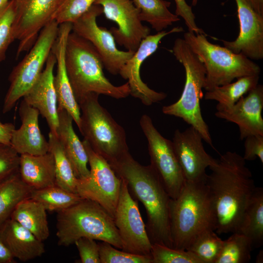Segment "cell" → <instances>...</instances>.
I'll list each match as a JSON object with an SVG mask.
<instances>
[{"label": "cell", "instance_id": "6da1fadb", "mask_svg": "<svg viewBox=\"0 0 263 263\" xmlns=\"http://www.w3.org/2000/svg\"><path fill=\"white\" fill-rule=\"evenodd\" d=\"M208 186L218 234L236 232L246 206L256 188L245 160L236 152L227 151L209 168Z\"/></svg>", "mask_w": 263, "mask_h": 263}, {"label": "cell", "instance_id": "7a4b0ae2", "mask_svg": "<svg viewBox=\"0 0 263 263\" xmlns=\"http://www.w3.org/2000/svg\"><path fill=\"white\" fill-rule=\"evenodd\" d=\"M108 163L126 182L131 196L144 206L146 230L151 244L173 248L169 223L171 198L155 170L150 165L140 164L129 152Z\"/></svg>", "mask_w": 263, "mask_h": 263}, {"label": "cell", "instance_id": "3957f363", "mask_svg": "<svg viewBox=\"0 0 263 263\" xmlns=\"http://www.w3.org/2000/svg\"><path fill=\"white\" fill-rule=\"evenodd\" d=\"M170 236L173 248L186 250L201 233L215 231L216 219L210 193L205 181H185L169 203Z\"/></svg>", "mask_w": 263, "mask_h": 263}, {"label": "cell", "instance_id": "277c9868", "mask_svg": "<svg viewBox=\"0 0 263 263\" xmlns=\"http://www.w3.org/2000/svg\"><path fill=\"white\" fill-rule=\"evenodd\" d=\"M65 64L76 101L90 93L116 99L130 94L128 82L120 86L113 84L105 76L102 59L93 45L72 31L66 42Z\"/></svg>", "mask_w": 263, "mask_h": 263}, {"label": "cell", "instance_id": "5b68a950", "mask_svg": "<svg viewBox=\"0 0 263 263\" xmlns=\"http://www.w3.org/2000/svg\"><path fill=\"white\" fill-rule=\"evenodd\" d=\"M56 218V236L59 245L68 246L81 237H87L123 249L113 217L95 201L84 198L57 212Z\"/></svg>", "mask_w": 263, "mask_h": 263}, {"label": "cell", "instance_id": "8992f818", "mask_svg": "<svg viewBox=\"0 0 263 263\" xmlns=\"http://www.w3.org/2000/svg\"><path fill=\"white\" fill-rule=\"evenodd\" d=\"M172 52L184 67L185 83L180 98L172 104L164 106L162 112L182 119L200 133L204 141L213 147L208 127L203 117L200 107L206 80L205 66L184 38L175 39Z\"/></svg>", "mask_w": 263, "mask_h": 263}, {"label": "cell", "instance_id": "52a82bcc", "mask_svg": "<svg viewBox=\"0 0 263 263\" xmlns=\"http://www.w3.org/2000/svg\"><path fill=\"white\" fill-rule=\"evenodd\" d=\"M99 94L90 93L78 99V128L92 149L108 162L129 152L123 128L98 102Z\"/></svg>", "mask_w": 263, "mask_h": 263}, {"label": "cell", "instance_id": "ba28073f", "mask_svg": "<svg viewBox=\"0 0 263 263\" xmlns=\"http://www.w3.org/2000/svg\"><path fill=\"white\" fill-rule=\"evenodd\" d=\"M184 39L205 66L204 89L206 91L242 77L260 74L261 68L253 60L242 54L234 53L225 47L209 42L206 34L188 31L184 33Z\"/></svg>", "mask_w": 263, "mask_h": 263}, {"label": "cell", "instance_id": "9c48e42d", "mask_svg": "<svg viewBox=\"0 0 263 263\" xmlns=\"http://www.w3.org/2000/svg\"><path fill=\"white\" fill-rule=\"evenodd\" d=\"M59 24L51 21L39 33L29 52L13 69L5 95L2 112L10 111L39 78L58 35Z\"/></svg>", "mask_w": 263, "mask_h": 263}, {"label": "cell", "instance_id": "30bf717a", "mask_svg": "<svg viewBox=\"0 0 263 263\" xmlns=\"http://www.w3.org/2000/svg\"><path fill=\"white\" fill-rule=\"evenodd\" d=\"M82 143L87 154L90 173L86 178L77 179L76 193L83 198L98 203L113 218L121 179L108 162L95 152L85 140Z\"/></svg>", "mask_w": 263, "mask_h": 263}, {"label": "cell", "instance_id": "8fae6325", "mask_svg": "<svg viewBox=\"0 0 263 263\" xmlns=\"http://www.w3.org/2000/svg\"><path fill=\"white\" fill-rule=\"evenodd\" d=\"M139 124L148 142L150 165L157 173L170 198L175 199L180 193L185 180L172 141L161 134L148 115L143 114Z\"/></svg>", "mask_w": 263, "mask_h": 263}, {"label": "cell", "instance_id": "7c38bea8", "mask_svg": "<svg viewBox=\"0 0 263 263\" xmlns=\"http://www.w3.org/2000/svg\"><path fill=\"white\" fill-rule=\"evenodd\" d=\"M102 14V7L94 4L72 23V31L89 41L100 55L104 68L111 74L116 75L134 52L119 50L110 30L98 25L96 19Z\"/></svg>", "mask_w": 263, "mask_h": 263}, {"label": "cell", "instance_id": "4fadbf2b", "mask_svg": "<svg viewBox=\"0 0 263 263\" xmlns=\"http://www.w3.org/2000/svg\"><path fill=\"white\" fill-rule=\"evenodd\" d=\"M121 179L120 191L113 219L123 244L122 250L151 256L152 244L141 215L138 201L131 196L126 182Z\"/></svg>", "mask_w": 263, "mask_h": 263}, {"label": "cell", "instance_id": "5bb4252c", "mask_svg": "<svg viewBox=\"0 0 263 263\" xmlns=\"http://www.w3.org/2000/svg\"><path fill=\"white\" fill-rule=\"evenodd\" d=\"M15 17L13 25L15 39L19 40L17 52L29 51L39 33L53 20L64 0H14Z\"/></svg>", "mask_w": 263, "mask_h": 263}, {"label": "cell", "instance_id": "9a60e30c", "mask_svg": "<svg viewBox=\"0 0 263 263\" xmlns=\"http://www.w3.org/2000/svg\"><path fill=\"white\" fill-rule=\"evenodd\" d=\"M94 4L102 7L107 19L116 23L118 27L110 31L116 43L127 51L135 52L150 35V29L142 24L140 11L131 0H96Z\"/></svg>", "mask_w": 263, "mask_h": 263}, {"label": "cell", "instance_id": "2e32d148", "mask_svg": "<svg viewBox=\"0 0 263 263\" xmlns=\"http://www.w3.org/2000/svg\"><path fill=\"white\" fill-rule=\"evenodd\" d=\"M183 31L182 27L177 26L169 31L163 30L154 35H149L142 40L133 56L121 69L119 74L128 80L130 94L139 99L143 104L150 106L160 102L167 97V94L150 89L142 80L140 76L142 64L156 52L163 38L169 34Z\"/></svg>", "mask_w": 263, "mask_h": 263}, {"label": "cell", "instance_id": "e0dca14e", "mask_svg": "<svg viewBox=\"0 0 263 263\" xmlns=\"http://www.w3.org/2000/svg\"><path fill=\"white\" fill-rule=\"evenodd\" d=\"M203 141L200 133L191 126L174 132L172 142L185 181H205L207 168L217 162L206 151Z\"/></svg>", "mask_w": 263, "mask_h": 263}, {"label": "cell", "instance_id": "ac0fdd59", "mask_svg": "<svg viewBox=\"0 0 263 263\" xmlns=\"http://www.w3.org/2000/svg\"><path fill=\"white\" fill-rule=\"evenodd\" d=\"M240 25L233 41L221 40L224 47L251 60L263 58V16L255 12L245 0H235Z\"/></svg>", "mask_w": 263, "mask_h": 263}, {"label": "cell", "instance_id": "d6986e66", "mask_svg": "<svg viewBox=\"0 0 263 263\" xmlns=\"http://www.w3.org/2000/svg\"><path fill=\"white\" fill-rule=\"evenodd\" d=\"M263 86L258 85L231 107L217 111L215 115L236 124L244 140L253 134L263 135Z\"/></svg>", "mask_w": 263, "mask_h": 263}, {"label": "cell", "instance_id": "ffe728a7", "mask_svg": "<svg viewBox=\"0 0 263 263\" xmlns=\"http://www.w3.org/2000/svg\"><path fill=\"white\" fill-rule=\"evenodd\" d=\"M56 64L51 51L38 79L23 96V100L45 118L50 132L57 136L58 126L57 102L54 85V70Z\"/></svg>", "mask_w": 263, "mask_h": 263}, {"label": "cell", "instance_id": "44dd1931", "mask_svg": "<svg viewBox=\"0 0 263 263\" xmlns=\"http://www.w3.org/2000/svg\"><path fill=\"white\" fill-rule=\"evenodd\" d=\"M72 28L71 23L59 25L57 37L52 49L56 57V74L54 77V85L57 106L62 108L71 115L79 128L80 123V109L69 81L65 64L66 44Z\"/></svg>", "mask_w": 263, "mask_h": 263}, {"label": "cell", "instance_id": "7402d4cb", "mask_svg": "<svg viewBox=\"0 0 263 263\" xmlns=\"http://www.w3.org/2000/svg\"><path fill=\"white\" fill-rule=\"evenodd\" d=\"M21 126L12 134L10 145L19 155H39L49 151V144L39 129V112L23 99L19 108Z\"/></svg>", "mask_w": 263, "mask_h": 263}, {"label": "cell", "instance_id": "603a6c76", "mask_svg": "<svg viewBox=\"0 0 263 263\" xmlns=\"http://www.w3.org/2000/svg\"><path fill=\"white\" fill-rule=\"evenodd\" d=\"M58 126L57 137L72 165L77 179L87 178L90 173L88 168L87 152L76 134L73 126V119L62 108L57 106Z\"/></svg>", "mask_w": 263, "mask_h": 263}, {"label": "cell", "instance_id": "cb8c5ba5", "mask_svg": "<svg viewBox=\"0 0 263 263\" xmlns=\"http://www.w3.org/2000/svg\"><path fill=\"white\" fill-rule=\"evenodd\" d=\"M0 235L13 257L20 261L34 259L45 252L42 241L11 218L0 227Z\"/></svg>", "mask_w": 263, "mask_h": 263}, {"label": "cell", "instance_id": "d4e9b609", "mask_svg": "<svg viewBox=\"0 0 263 263\" xmlns=\"http://www.w3.org/2000/svg\"><path fill=\"white\" fill-rule=\"evenodd\" d=\"M19 173L23 181L34 189L56 185L54 156L50 151L39 155H20Z\"/></svg>", "mask_w": 263, "mask_h": 263}, {"label": "cell", "instance_id": "484cf974", "mask_svg": "<svg viewBox=\"0 0 263 263\" xmlns=\"http://www.w3.org/2000/svg\"><path fill=\"white\" fill-rule=\"evenodd\" d=\"M46 211L40 203L30 197L17 205L10 218L43 242L50 236Z\"/></svg>", "mask_w": 263, "mask_h": 263}, {"label": "cell", "instance_id": "4316f807", "mask_svg": "<svg viewBox=\"0 0 263 263\" xmlns=\"http://www.w3.org/2000/svg\"><path fill=\"white\" fill-rule=\"evenodd\" d=\"M236 232L247 237L253 249L263 244V188H255Z\"/></svg>", "mask_w": 263, "mask_h": 263}, {"label": "cell", "instance_id": "83f0119b", "mask_svg": "<svg viewBox=\"0 0 263 263\" xmlns=\"http://www.w3.org/2000/svg\"><path fill=\"white\" fill-rule=\"evenodd\" d=\"M33 190L23 181L19 171L0 181V227L20 202L31 197Z\"/></svg>", "mask_w": 263, "mask_h": 263}, {"label": "cell", "instance_id": "f1b7e54d", "mask_svg": "<svg viewBox=\"0 0 263 263\" xmlns=\"http://www.w3.org/2000/svg\"><path fill=\"white\" fill-rule=\"evenodd\" d=\"M259 80V75L239 78L234 82L217 86L207 91L204 98L218 102L217 111L225 109L233 106L242 97L256 87Z\"/></svg>", "mask_w": 263, "mask_h": 263}, {"label": "cell", "instance_id": "f546056e", "mask_svg": "<svg viewBox=\"0 0 263 263\" xmlns=\"http://www.w3.org/2000/svg\"><path fill=\"white\" fill-rule=\"evenodd\" d=\"M139 10L142 21L149 23L157 32L164 30L180 19L169 9L171 2L166 0H131Z\"/></svg>", "mask_w": 263, "mask_h": 263}, {"label": "cell", "instance_id": "4dcf8cb0", "mask_svg": "<svg viewBox=\"0 0 263 263\" xmlns=\"http://www.w3.org/2000/svg\"><path fill=\"white\" fill-rule=\"evenodd\" d=\"M48 142L49 151L52 153L55 161L56 185L77 194V178L57 137L50 132Z\"/></svg>", "mask_w": 263, "mask_h": 263}, {"label": "cell", "instance_id": "1f68e13d", "mask_svg": "<svg viewBox=\"0 0 263 263\" xmlns=\"http://www.w3.org/2000/svg\"><path fill=\"white\" fill-rule=\"evenodd\" d=\"M31 198L40 203L47 211L56 212L65 209L84 199L78 194L56 185L34 189Z\"/></svg>", "mask_w": 263, "mask_h": 263}, {"label": "cell", "instance_id": "d6a6232c", "mask_svg": "<svg viewBox=\"0 0 263 263\" xmlns=\"http://www.w3.org/2000/svg\"><path fill=\"white\" fill-rule=\"evenodd\" d=\"M253 249L252 243L247 237L239 233H232L228 239L223 241L215 263H248Z\"/></svg>", "mask_w": 263, "mask_h": 263}, {"label": "cell", "instance_id": "836d02e7", "mask_svg": "<svg viewBox=\"0 0 263 263\" xmlns=\"http://www.w3.org/2000/svg\"><path fill=\"white\" fill-rule=\"evenodd\" d=\"M214 231L208 230L201 233L191 242L186 250L197 256L203 263H215L224 241Z\"/></svg>", "mask_w": 263, "mask_h": 263}, {"label": "cell", "instance_id": "e575fe53", "mask_svg": "<svg viewBox=\"0 0 263 263\" xmlns=\"http://www.w3.org/2000/svg\"><path fill=\"white\" fill-rule=\"evenodd\" d=\"M152 263H203L190 251L154 244L151 245Z\"/></svg>", "mask_w": 263, "mask_h": 263}, {"label": "cell", "instance_id": "d590c367", "mask_svg": "<svg viewBox=\"0 0 263 263\" xmlns=\"http://www.w3.org/2000/svg\"><path fill=\"white\" fill-rule=\"evenodd\" d=\"M98 244L101 263H152L151 256L119 250L106 242Z\"/></svg>", "mask_w": 263, "mask_h": 263}, {"label": "cell", "instance_id": "8d00e7d4", "mask_svg": "<svg viewBox=\"0 0 263 263\" xmlns=\"http://www.w3.org/2000/svg\"><path fill=\"white\" fill-rule=\"evenodd\" d=\"M14 0H10L0 9V62L3 60L6 51L15 40L13 25L15 17Z\"/></svg>", "mask_w": 263, "mask_h": 263}, {"label": "cell", "instance_id": "74e56055", "mask_svg": "<svg viewBox=\"0 0 263 263\" xmlns=\"http://www.w3.org/2000/svg\"><path fill=\"white\" fill-rule=\"evenodd\" d=\"M96 0H64L53 20L59 25L64 23H73L85 13Z\"/></svg>", "mask_w": 263, "mask_h": 263}, {"label": "cell", "instance_id": "f35d334b", "mask_svg": "<svg viewBox=\"0 0 263 263\" xmlns=\"http://www.w3.org/2000/svg\"><path fill=\"white\" fill-rule=\"evenodd\" d=\"M19 157L11 145L0 143V181L19 172Z\"/></svg>", "mask_w": 263, "mask_h": 263}, {"label": "cell", "instance_id": "ab89813d", "mask_svg": "<svg viewBox=\"0 0 263 263\" xmlns=\"http://www.w3.org/2000/svg\"><path fill=\"white\" fill-rule=\"evenodd\" d=\"M78 251L81 263H101L99 246L95 240L81 237L74 243Z\"/></svg>", "mask_w": 263, "mask_h": 263}, {"label": "cell", "instance_id": "60d3db41", "mask_svg": "<svg viewBox=\"0 0 263 263\" xmlns=\"http://www.w3.org/2000/svg\"><path fill=\"white\" fill-rule=\"evenodd\" d=\"M198 0H193L192 4L195 5ZM176 9L175 14L182 18L185 21L188 31L196 34H205L203 30L197 25L195 17L192 10V7L189 5L186 0H174Z\"/></svg>", "mask_w": 263, "mask_h": 263}, {"label": "cell", "instance_id": "b9f144b4", "mask_svg": "<svg viewBox=\"0 0 263 263\" xmlns=\"http://www.w3.org/2000/svg\"><path fill=\"white\" fill-rule=\"evenodd\" d=\"M244 139V151L243 158L245 161H253L258 158L263 164V135H250Z\"/></svg>", "mask_w": 263, "mask_h": 263}, {"label": "cell", "instance_id": "7bdbcfd3", "mask_svg": "<svg viewBox=\"0 0 263 263\" xmlns=\"http://www.w3.org/2000/svg\"><path fill=\"white\" fill-rule=\"evenodd\" d=\"M15 125L11 123H2L0 121V143L10 145V140Z\"/></svg>", "mask_w": 263, "mask_h": 263}, {"label": "cell", "instance_id": "ee69618b", "mask_svg": "<svg viewBox=\"0 0 263 263\" xmlns=\"http://www.w3.org/2000/svg\"><path fill=\"white\" fill-rule=\"evenodd\" d=\"M15 261V258L4 244L0 235V263H14Z\"/></svg>", "mask_w": 263, "mask_h": 263}, {"label": "cell", "instance_id": "f6af8a7d", "mask_svg": "<svg viewBox=\"0 0 263 263\" xmlns=\"http://www.w3.org/2000/svg\"><path fill=\"white\" fill-rule=\"evenodd\" d=\"M253 10L263 16V0H245Z\"/></svg>", "mask_w": 263, "mask_h": 263}, {"label": "cell", "instance_id": "bcb514c9", "mask_svg": "<svg viewBox=\"0 0 263 263\" xmlns=\"http://www.w3.org/2000/svg\"><path fill=\"white\" fill-rule=\"evenodd\" d=\"M263 250H261L257 256L256 263H261L263 261Z\"/></svg>", "mask_w": 263, "mask_h": 263}, {"label": "cell", "instance_id": "7dc6e473", "mask_svg": "<svg viewBox=\"0 0 263 263\" xmlns=\"http://www.w3.org/2000/svg\"><path fill=\"white\" fill-rule=\"evenodd\" d=\"M9 0H0V9L6 5Z\"/></svg>", "mask_w": 263, "mask_h": 263}]
</instances>
